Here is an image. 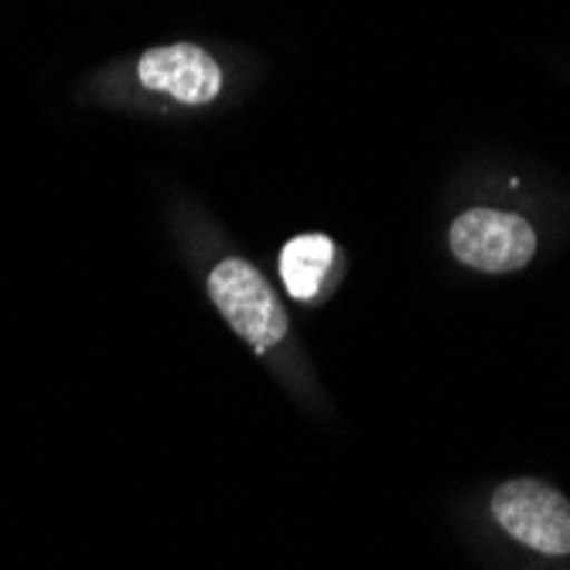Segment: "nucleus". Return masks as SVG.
<instances>
[{"instance_id": "20e7f679", "label": "nucleus", "mask_w": 570, "mask_h": 570, "mask_svg": "<svg viewBox=\"0 0 570 570\" xmlns=\"http://www.w3.org/2000/svg\"><path fill=\"white\" fill-rule=\"evenodd\" d=\"M137 76L147 89L175 96L178 102H213L223 92V69L219 62L202 51L198 45H161L144 51L137 62Z\"/></svg>"}, {"instance_id": "f257e3e1", "label": "nucleus", "mask_w": 570, "mask_h": 570, "mask_svg": "<svg viewBox=\"0 0 570 570\" xmlns=\"http://www.w3.org/2000/svg\"><path fill=\"white\" fill-rule=\"evenodd\" d=\"M209 297L219 315L243 335L256 352L277 345L287 335V315L271 284L246 261H223L209 274Z\"/></svg>"}, {"instance_id": "39448f33", "label": "nucleus", "mask_w": 570, "mask_h": 570, "mask_svg": "<svg viewBox=\"0 0 570 570\" xmlns=\"http://www.w3.org/2000/svg\"><path fill=\"white\" fill-rule=\"evenodd\" d=\"M335 261V243L328 236H297L284 246L281 253V277L291 297L297 301H311L318 294L325 274L332 271Z\"/></svg>"}, {"instance_id": "f03ea898", "label": "nucleus", "mask_w": 570, "mask_h": 570, "mask_svg": "<svg viewBox=\"0 0 570 570\" xmlns=\"http://www.w3.org/2000/svg\"><path fill=\"white\" fill-rule=\"evenodd\" d=\"M492 515L512 540L530 550L550 557L570 553V502L537 479L505 482L492 495Z\"/></svg>"}, {"instance_id": "7ed1b4c3", "label": "nucleus", "mask_w": 570, "mask_h": 570, "mask_svg": "<svg viewBox=\"0 0 570 570\" xmlns=\"http://www.w3.org/2000/svg\"><path fill=\"white\" fill-rule=\"evenodd\" d=\"M451 253L482 274L523 271L537 253V233L523 216L499 209H469L451 226Z\"/></svg>"}]
</instances>
